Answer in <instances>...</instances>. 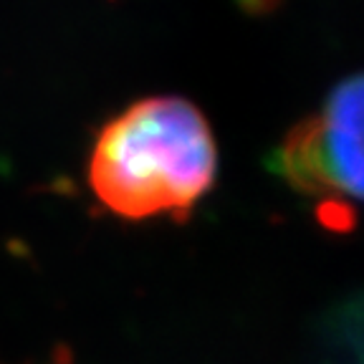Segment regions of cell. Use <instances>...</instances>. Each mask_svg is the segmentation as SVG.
I'll use <instances>...</instances> for the list:
<instances>
[{
    "instance_id": "1",
    "label": "cell",
    "mask_w": 364,
    "mask_h": 364,
    "mask_svg": "<svg viewBox=\"0 0 364 364\" xmlns=\"http://www.w3.org/2000/svg\"><path fill=\"white\" fill-rule=\"evenodd\" d=\"M86 172L91 193L114 215L180 220L215 185L218 142L190 99L144 97L99 129Z\"/></svg>"
},
{
    "instance_id": "3",
    "label": "cell",
    "mask_w": 364,
    "mask_h": 364,
    "mask_svg": "<svg viewBox=\"0 0 364 364\" xmlns=\"http://www.w3.org/2000/svg\"><path fill=\"white\" fill-rule=\"evenodd\" d=\"M48 364H68V359H61V357H56L53 362H48Z\"/></svg>"
},
{
    "instance_id": "2",
    "label": "cell",
    "mask_w": 364,
    "mask_h": 364,
    "mask_svg": "<svg viewBox=\"0 0 364 364\" xmlns=\"http://www.w3.org/2000/svg\"><path fill=\"white\" fill-rule=\"evenodd\" d=\"M294 193L344 220L349 205L364 203V71L341 79L318 112L296 122L268 157Z\"/></svg>"
}]
</instances>
